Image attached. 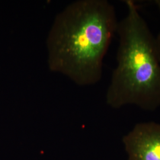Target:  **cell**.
<instances>
[{
  "label": "cell",
  "instance_id": "obj_1",
  "mask_svg": "<svg viewBox=\"0 0 160 160\" xmlns=\"http://www.w3.org/2000/svg\"><path fill=\"white\" fill-rule=\"evenodd\" d=\"M119 22L107 0H78L59 12L46 39L48 65L80 86L97 84Z\"/></svg>",
  "mask_w": 160,
  "mask_h": 160
},
{
  "label": "cell",
  "instance_id": "obj_2",
  "mask_svg": "<svg viewBox=\"0 0 160 160\" xmlns=\"http://www.w3.org/2000/svg\"><path fill=\"white\" fill-rule=\"evenodd\" d=\"M125 2L127 13L118 26L117 64L106 102L113 109L133 105L154 112L160 107V62L155 37L135 2Z\"/></svg>",
  "mask_w": 160,
  "mask_h": 160
},
{
  "label": "cell",
  "instance_id": "obj_3",
  "mask_svg": "<svg viewBox=\"0 0 160 160\" xmlns=\"http://www.w3.org/2000/svg\"><path fill=\"white\" fill-rule=\"evenodd\" d=\"M128 160H160V124H136L122 139Z\"/></svg>",
  "mask_w": 160,
  "mask_h": 160
},
{
  "label": "cell",
  "instance_id": "obj_4",
  "mask_svg": "<svg viewBox=\"0 0 160 160\" xmlns=\"http://www.w3.org/2000/svg\"><path fill=\"white\" fill-rule=\"evenodd\" d=\"M155 45H156V49L158 54V59L160 62V32L158 35L155 37Z\"/></svg>",
  "mask_w": 160,
  "mask_h": 160
},
{
  "label": "cell",
  "instance_id": "obj_5",
  "mask_svg": "<svg viewBox=\"0 0 160 160\" xmlns=\"http://www.w3.org/2000/svg\"><path fill=\"white\" fill-rule=\"evenodd\" d=\"M154 3L160 12V0H155L154 1Z\"/></svg>",
  "mask_w": 160,
  "mask_h": 160
}]
</instances>
